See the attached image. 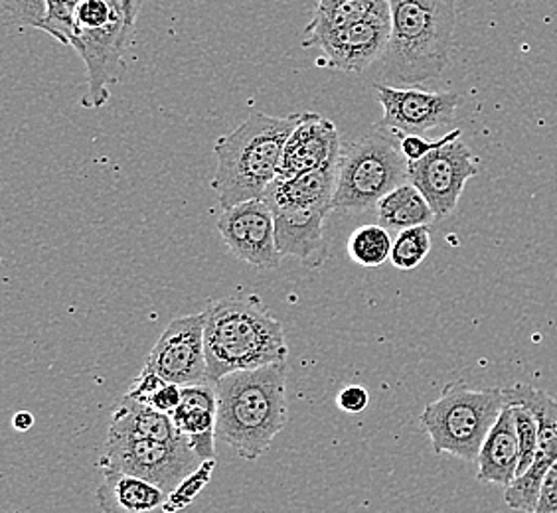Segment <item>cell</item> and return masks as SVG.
I'll return each instance as SVG.
<instances>
[{"instance_id": "6da1fadb", "label": "cell", "mask_w": 557, "mask_h": 513, "mask_svg": "<svg viewBox=\"0 0 557 513\" xmlns=\"http://www.w3.org/2000/svg\"><path fill=\"white\" fill-rule=\"evenodd\" d=\"M215 435L244 460H256L287 425V364L225 375L215 381Z\"/></svg>"}, {"instance_id": "7a4b0ae2", "label": "cell", "mask_w": 557, "mask_h": 513, "mask_svg": "<svg viewBox=\"0 0 557 513\" xmlns=\"http://www.w3.org/2000/svg\"><path fill=\"white\" fill-rule=\"evenodd\" d=\"M206 362L210 381L271 364H287L283 324L256 297H227L205 311Z\"/></svg>"}, {"instance_id": "3957f363", "label": "cell", "mask_w": 557, "mask_h": 513, "mask_svg": "<svg viewBox=\"0 0 557 513\" xmlns=\"http://www.w3.org/2000/svg\"><path fill=\"white\" fill-rule=\"evenodd\" d=\"M302 113L269 117L253 113L232 133L215 140V176L212 188L222 210L261 200L277 180L283 150Z\"/></svg>"}, {"instance_id": "277c9868", "label": "cell", "mask_w": 557, "mask_h": 513, "mask_svg": "<svg viewBox=\"0 0 557 513\" xmlns=\"http://www.w3.org/2000/svg\"><path fill=\"white\" fill-rule=\"evenodd\" d=\"M389 14L382 77L399 86L440 79L449 65L457 0H389Z\"/></svg>"}, {"instance_id": "5b68a950", "label": "cell", "mask_w": 557, "mask_h": 513, "mask_svg": "<svg viewBox=\"0 0 557 513\" xmlns=\"http://www.w3.org/2000/svg\"><path fill=\"white\" fill-rule=\"evenodd\" d=\"M401 137L392 128L375 125L341 154L333 212L362 215L382 198L408 184V164Z\"/></svg>"}, {"instance_id": "8992f818", "label": "cell", "mask_w": 557, "mask_h": 513, "mask_svg": "<svg viewBox=\"0 0 557 513\" xmlns=\"http://www.w3.org/2000/svg\"><path fill=\"white\" fill-rule=\"evenodd\" d=\"M504 406V389H474L465 381H453L419 418L437 454L476 462Z\"/></svg>"}, {"instance_id": "52a82bcc", "label": "cell", "mask_w": 557, "mask_h": 513, "mask_svg": "<svg viewBox=\"0 0 557 513\" xmlns=\"http://www.w3.org/2000/svg\"><path fill=\"white\" fill-rule=\"evenodd\" d=\"M133 24L123 0H82L75 12L74 48L87 67L86 108H103L123 74Z\"/></svg>"}, {"instance_id": "ba28073f", "label": "cell", "mask_w": 557, "mask_h": 513, "mask_svg": "<svg viewBox=\"0 0 557 513\" xmlns=\"http://www.w3.org/2000/svg\"><path fill=\"white\" fill-rule=\"evenodd\" d=\"M202 460L194 454L188 445H169L161 440L137 439L127 435L108 433L103 452L99 456V471L125 472L159 486L166 493L190 476Z\"/></svg>"}, {"instance_id": "9c48e42d", "label": "cell", "mask_w": 557, "mask_h": 513, "mask_svg": "<svg viewBox=\"0 0 557 513\" xmlns=\"http://www.w3.org/2000/svg\"><path fill=\"white\" fill-rule=\"evenodd\" d=\"M479 174V161L461 140V130H450V139L423 159L409 162L408 183L428 200L437 220L455 212L467 183Z\"/></svg>"}, {"instance_id": "30bf717a", "label": "cell", "mask_w": 557, "mask_h": 513, "mask_svg": "<svg viewBox=\"0 0 557 513\" xmlns=\"http://www.w3.org/2000/svg\"><path fill=\"white\" fill-rule=\"evenodd\" d=\"M205 312L174 318L150 350L145 367L164 381L184 385L208 384L205 348Z\"/></svg>"}, {"instance_id": "8fae6325", "label": "cell", "mask_w": 557, "mask_h": 513, "mask_svg": "<svg viewBox=\"0 0 557 513\" xmlns=\"http://www.w3.org/2000/svg\"><path fill=\"white\" fill-rule=\"evenodd\" d=\"M218 232L239 261L251 267H277L281 255L275 243V215L265 200H251L222 210Z\"/></svg>"}, {"instance_id": "7c38bea8", "label": "cell", "mask_w": 557, "mask_h": 513, "mask_svg": "<svg viewBox=\"0 0 557 513\" xmlns=\"http://www.w3.org/2000/svg\"><path fill=\"white\" fill-rule=\"evenodd\" d=\"M375 97L384 109V117L377 123L399 135L421 137L431 128L450 125L461 105L457 93H431L421 89L375 86Z\"/></svg>"}, {"instance_id": "4fadbf2b", "label": "cell", "mask_w": 557, "mask_h": 513, "mask_svg": "<svg viewBox=\"0 0 557 513\" xmlns=\"http://www.w3.org/2000/svg\"><path fill=\"white\" fill-rule=\"evenodd\" d=\"M392 34V14H380L358 22L343 30L326 34L309 43V48H321L324 64L333 70L360 74L386 54Z\"/></svg>"}, {"instance_id": "5bb4252c", "label": "cell", "mask_w": 557, "mask_h": 513, "mask_svg": "<svg viewBox=\"0 0 557 513\" xmlns=\"http://www.w3.org/2000/svg\"><path fill=\"white\" fill-rule=\"evenodd\" d=\"M341 135L333 121L317 113H302L299 127L293 130L283 150L277 178L317 171L326 162L341 159Z\"/></svg>"}, {"instance_id": "9a60e30c", "label": "cell", "mask_w": 557, "mask_h": 513, "mask_svg": "<svg viewBox=\"0 0 557 513\" xmlns=\"http://www.w3.org/2000/svg\"><path fill=\"white\" fill-rule=\"evenodd\" d=\"M172 421L198 459L202 462L214 459L218 437V391L214 381L184 385L183 401L172 413Z\"/></svg>"}, {"instance_id": "2e32d148", "label": "cell", "mask_w": 557, "mask_h": 513, "mask_svg": "<svg viewBox=\"0 0 557 513\" xmlns=\"http://www.w3.org/2000/svg\"><path fill=\"white\" fill-rule=\"evenodd\" d=\"M331 212L329 208L273 212L278 255L295 256L307 267H321L326 259L324 220Z\"/></svg>"}, {"instance_id": "e0dca14e", "label": "cell", "mask_w": 557, "mask_h": 513, "mask_svg": "<svg viewBox=\"0 0 557 513\" xmlns=\"http://www.w3.org/2000/svg\"><path fill=\"white\" fill-rule=\"evenodd\" d=\"M338 162L341 159H334L317 171L305 172L293 178H277L261 200H265L271 212H297L314 208L333 210Z\"/></svg>"}, {"instance_id": "ac0fdd59", "label": "cell", "mask_w": 557, "mask_h": 513, "mask_svg": "<svg viewBox=\"0 0 557 513\" xmlns=\"http://www.w3.org/2000/svg\"><path fill=\"white\" fill-rule=\"evenodd\" d=\"M103 481L97 486L96 502L103 513H166L169 493L150 481L125 472L101 468Z\"/></svg>"}, {"instance_id": "d6986e66", "label": "cell", "mask_w": 557, "mask_h": 513, "mask_svg": "<svg viewBox=\"0 0 557 513\" xmlns=\"http://www.w3.org/2000/svg\"><path fill=\"white\" fill-rule=\"evenodd\" d=\"M476 464V480L483 484H500L506 488L516 480L520 464V442L512 406H504L500 417L484 440Z\"/></svg>"}, {"instance_id": "ffe728a7", "label": "cell", "mask_w": 557, "mask_h": 513, "mask_svg": "<svg viewBox=\"0 0 557 513\" xmlns=\"http://www.w3.org/2000/svg\"><path fill=\"white\" fill-rule=\"evenodd\" d=\"M109 433L137 437V439L161 440L169 445H188L178 433L171 415L159 413L157 409L139 403L127 396L121 397L113 409V415L109 421Z\"/></svg>"}, {"instance_id": "44dd1931", "label": "cell", "mask_w": 557, "mask_h": 513, "mask_svg": "<svg viewBox=\"0 0 557 513\" xmlns=\"http://www.w3.org/2000/svg\"><path fill=\"white\" fill-rule=\"evenodd\" d=\"M386 12H389V0H319L311 22L302 33V46L309 48V43L321 36Z\"/></svg>"}, {"instance_id": "7402d4cb", "label": "cell", "mask_w": 557, "mask_h": 513, "mask_svg": "<svg viewBox=\"0 0 557 513\" xmlns=\"http://www.w3.org/2000/svg\"><path fill=\"white\" fill-rule=\"evenodd\" d=\"M506 405L524 406L537 421L540 454L557 462V401L534 385L516 384L504 389Z\"/></svg>"}, {"instance_id": "603a6c76", "label": "cell", "mask_w": 557, "mask_h": 513, "mask_svg": "<svg viewBox=\"0 0 557 513\" xmlns=\"http://www.w3.org/2000/svg\"><path fill=\"white\" fill-rule=\"evenodd\" d=\"M375 215L380 225L397 232L429 225L435 220V214L428 200L423 198V193L409 183L382 198L375 205Z\"/></svg>"}, {"instance_id": "cb8c5ba5", "label": "cell", "mask_w": 557, "mask_h": 513, "mask_svg": "<svg viewBox=\"0 0 557 513\" xmlns=\"http://www.w3.org/2000/svg\"><path fill=\"white\" fill-rule=\"evenodd\" d=\"M554 464H557V462L537 452L534 464L524 474L516 476V480L510 486H506L504 502L508 503L512 510H518V512L536 513L542 484H544V478H546L547 472Z\"/></svg>"}, {"instance_id": "d4e9b609", "label": "cell", "mask_w": 557, "mask_h": 513, "mask_svg": "<svg viewBox=\"0 0 557 513\" xmlns=\"http://www.w3.org/2000/svg\"><path fill=\"white\" fill-rule=\"evenodd\" d=\"M394 241L384 225H362L348 239V253L362 267H382L392 259Z\"/></svg>"}, {"instance_id": "484cf974", "label": "cell", "mask_w": 557, "mask_h": 513, "mask_svg": "<svg viewBox=\"0 0 557 513\" xmlns=\"http://www.w3.org/2000/svg\"><path fill=\"white\" fill-rule=\"evenodd\" d=\"M431 251V234L428 225L399 232L392 249V265L399 271L419 267Z\"/></svg>"}, {"instance_id": "4316f807", "label": "cell", "mask_w": 557, "mask_h": 513, "mask_svg": "<svg viewBox=\"0 0 557 513\" xmlns=\"http://www.w3.org/2000/svg\"><path fill=\"white\" fill-rule=\"evenodd\" d=\"M82 0H46V18L40 30L54 36L58 42L74 43L75 12Z\"/></svg>"}, {"instance_id": "83f0119b", "label": "cell", "mask_w": 557, "mask_h": 513, "mask_svg": "<svg viewBox=\"0 0 557 513\" xmlns=\"http://www.w3.org/2000/svg\"><path fill=\"white\" fill-rule=\"evenodd\" d=\"M215 460H205L196 471L186 476L174 492L169 493L166 502H164V512L178 513L186 510L190 503L198 498V493L205 490L206 486L212 480L214 474Z\"/></svg>"}, {"instance_id": "f1b7e54d", "label": "cell", "mask_w": 557, "mask_h": 513, "mask_svg": "<svg viewBox=\"0 0 557 513\" xmlns=\"http://www.w3.org/2000/svg\"><path fill=\"white\" fill-rule=\"evenodd\" d=\"M515 409L516 430H518V442H520V464H518V476L524 474L536 460L540 452V428L537 421L524 406H512Z\"/></svg>"}, {"instance_id": "f546056e", "label": "cell", "mask_w": 557, "mask_h": 513, "mask_svg": "<svg viewBox=\"0 0 557 513\" xmlns=\"http://www.w3.org/2000/svg\"><path fill=\"white\" fill-rule=\"evenodd\" d=\"M2 16L9 24L40 28L46 18V0H0Z\"/></svg>"}, {"instance_id": "4dcf8cb0", "label": "cell", "mask_w": 557, "mask_h": 513, "mask_svg": "<svg viewBox=\"0 0 557 513\" xmlns=\"http://www.w3.org/2000/svg\"><path fill=\"white\" fill-rule=\"evenodd\" d=\"M166 384H169V381H164L161 375H157L154 372L147 370V367H143L140 374L137 375V379L129 385V389H127L125 396L129 397V399H135V401H139V403L149 405L150 397L154 396V393L161 389L162 385Z\"/></svg>"}, {"instance_id": "1f68e13d", "label": "cell", "mask_w": 557, "mask_h": 513, "mask_svg": "<svg viewBox=\"0 0 557 513\" xmlns=\"http://www.w3.org/2000/svg\"><path fill=\"white\" fill-rule=\"evenodd\" d=\"M336 403L343 409L344 413H364L370 405V393L362 385H346L343 391L336 397Z\"/></svg>"}, {"instance_id": "d6a6232c", "label": "cell", "mask_w": 557, "mask_h": 513, "mask_svg": "<svg viewBox=\"0 0 557 513\" xmlns=\"http://www.w3.org/2000/svg\"><path fill=\"white\" fill-rule=\"evenodd\" d=\"M181 401H183V387L176 384H166L150 397L149 406L172 417V413L178 409Z\"/></svg>"}, {"instance_id": "836d02e7", "label": "cell", "mask_w": 557, "mask_h": 513, "mask_svg": "<svg viewBox=\"0 0 557 513\" xmlns=\"http://www.w3.org/2000/svg\"><path fill=\"white\" fill-rule=\"evenodd\" d=\"M449 139L450 133L447 137H443L441 140H435V142H429V140L423 139V137H413V135H408V137H401V152L406 154V159H408L409 162L419 161V159H423L425 154H429L431 150L443 147V145H445Z\"/></svg>"}, {"instance_id": "e575fe53", "label": "cell", "mask_w": 557, "mask_h": 513, "mask_svg": "<svg viewBox=\"0 0 557 513\" xmlns=\"http://www.w3.org/2000/svg\"><path fill=\"white\" fill-rule=\"evenodd\" d=\"M536 513H557V464H554L544 478Z\"/></svg>"}, {"instance_id": "d590c367", "label": "cell", "mask_w": 557, "mask_h": 513, "mask_svg": "<svg viewBox=\"0 0 557 513\" xmlns=\"http://www.w3.org/2000/svg\"><path fill=\"white\" fill-rule=\"evenodd\" d=\"M12 427L21 433H26L34 427V415L30 411H18L14 417H12Z\"/></svg>"}]
</instances>
